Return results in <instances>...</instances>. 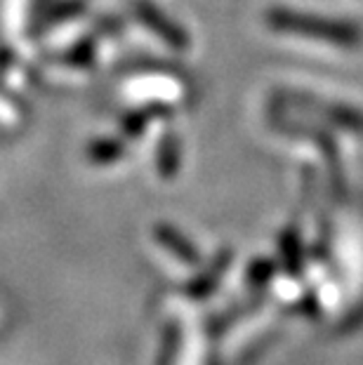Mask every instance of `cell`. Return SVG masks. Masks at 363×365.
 Instances as JSON below:
<instances>
[{
    "label": "cell",
    "instance_id": "cell-4",
    "mask_svg": "<svg viewBox=\"0 0 363 365\" xmlns=\"http://www.w3.org/2000/svg\"><path fill=\"white\" fill-rule=\"evenodd\" d=\"M90 57H92V43L83 41V43H76L73 48L64 54V61L73 66H83V64H88Z\"/></svg>",
    "mask_w": 363,
    "mask_h": 365
},
{
    "label": "cell",
    "instance_id": "cell-1",
    "mask_svg": "<svg viewBox=\"0 0 363 365\" xmlns=\"http://www.w3.org/2000/svg\"><path fill=\"white\" fill-rule=\"evenodd\" d=\"M158 240L163 243L168 250H173L177 257L184 259L187 264H196L198 262V252H196V247H191L187 240H184L180 234H175L173 229H168V227H158Z\"/></svg>",
    "mask_w": 363,
    "mask_h": 365
},
{
    "label": "cell",
    "instance_id": "cell-2",
    "mask_svg": "<svg viewBox=\"0 0 363 365\" xmlns=\"http://www.w3.org/2000/svg\"><path fill=\"white\" fill-rule=\"evenodd\" d=\"M85 7L83 0H59V3H52L48 10L43 14V29H48L52 24H59V21H64L68 17H76L81 10Z\"/></svg>",
    "mask_w": 363,
    "mask_h": 365
},
{
    "label": "cell",
    "instance_id": "cell-3",
    "mask_svg": "<svg viewBox=\"0 0 363 365\" xmlns=\"http://www.w3.org/2000/svg\"><path fill=\"white\" fill-rule=\"evenodd\" d=\"M90 158L95 163H109L116 156H121V146L118 144H111V142H95L90 146Z\"/></svg>",
    "mask_w": 363,
    "mask_h": 365
}]
</instances>
